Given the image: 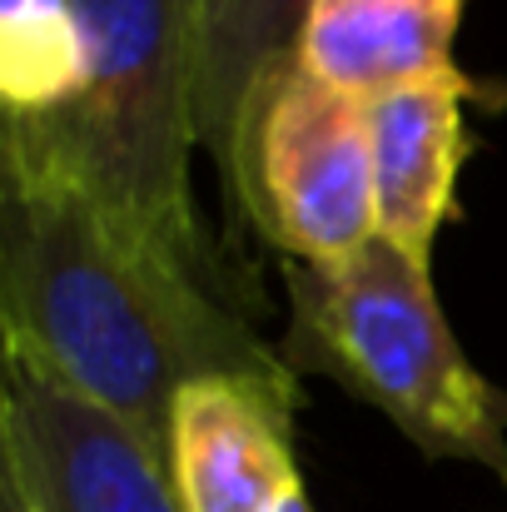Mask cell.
Returning a JSON list of instances; mask_svg holds the SVG:
<instances>
[{
  "mask_svg": "<svg viewBox=\"0 0 507 512\" xmlns=\"http://www.w3.org/2000/svg\"><path fill=\"white\" fill-rule=\"evenodd\" d=\"M0 339L5 363L90 398L165 463L189 383L239 378L299 403L284 348L125 234L80 174L15 125L0 145Z\"/></svg>",
  "mask_w": 507,
  "mask_h": 512,
  "instance_id": "6da1fadb",
  "label": "cell"
},
{
  "mask_svg": "<svg viewBox=\"0 0 507 512\" xmlns=\"http://www.w3.org/2000/svg\"><path fill=\"white\" fill-rule=\"evenodd\" d=\"M85 35L80 100L55 120H5L45 140L95 204L229 304H254L194 204L204 20L199 0H70Z\"/></svg>",
  "mask_w": 507,
  "mask_h": 512,
  "instance_id": "7a4b0ae2",
  "label": "cell"
},
{
  "mask_svg": "<svg viewBox=\"0 0 507 512\" xmlns=\"http://www.w3.org/2000/svg\"><path fill=\"white\" fill-rule=\"evenodd\" d=\"M294 373H319L383 413L423 458L488 468L507 488V393L473 368L433 269L373 239L338 264H284Z\"/></svg>",
  "mask_w": 507,
  "mask_h": 512,
  "instance_id": "3957f363",
  "label": "cell"
},
{
  "mask_svg": "<svg viewBox=\"0 0 507 512\" xmlns=\"http://www.w3.org/2000/svg\"><path fill=\"white\" fill-rule=\"evenodd\" d=\"M229 219H249L284 264H338L378 239L368 110L314 80L299 60L279 65L239 135Z\"/></svg>",
  "mask_w": 507,
  "mask_h": 512,
  "instance_id": "277c9868",
  "label": "cell"
},
{
  "mask_svg": "<svg viewBox=\"0 0 507 512\" xmlns=\"http://www.w3.org/2000/svg\"><path fill=\"white\" fill-rule=\"evenodd\" d=\"M5 512H184L169 463L120 418L20 363L0 368Z\"/></svg>",
  "mask_w": 507,
  "mask_h": 512,
  "instance_id": "5b68a950",
  "label": "cell"
},
{
  "mask_svg": "<svg viewBox=\"0 0 507 512\" xmlns=\"http://www.w3.org/2000/svg\"><path fill=\"white\" fill-rule=\"evenodd\" d=\"M294 408L239 378L189 383L174 403L169 473L184 512H269L294 468Z\"/></svg>",
  "mask_w": 507,
  "mask_h": 512,
  "instance_id": "8992f818",
  "label": "cell"
},
{
  "mask_svg": "<svg viewBox=\"0 0 507 512\" xmlns=\"http://www.w3.org/2000/svg\"><path fill=\"white\" fill-rule=\"evenodd\" d=\"M478 95V80L463 70L448 80L408 85L368 100V145H373V199L378 239L408 254L418 269H433L443 224L453 219L458 174L468 160L463 105Z\"/></svg>",
  "mask_w": 507,
  "mask_h": 512,
  "instance_id": "52a82bcc",
  "label": "cell"
},
{
  "mask_svg": "<svg viewBox=\"0 0 507 512\" xmlns=\"http://www.w3.org/2000/svg\"><path fill=\"white\" fill-rule=\"evenodd\" d=\"M468 0H314L294 60L348 100H378L408 85L458 75L453 45Z\"/></svg>",
  "mask_w": 507,
  "mask_h": 512,
  "instance_id": "ba28073f",
  "label": "cell"
},
{
  "mask_svg": "<svg viewBox=\"0 0 507 512\" xmlns=\"http://www.w3.org/2000/svg\"><path fill=\"white\" fill-rule=\"evenodd\" d=\"M314 0H199L204 20V80H199V150L229 194L239 165L244 120L264 80L294 60L304 10Z\"/></svg>",
  "mask_w": 507,
  "mask_h": 512,
  "instance_id": "9c48e42d",
  "label": "cell"
},
{
  "mask_svg": "<svg viewBox=\"0 0 507 512\" xmlns=\"http://www.w3.org/2000/svg\"><path fill=\"white\" fill-rule=\"evenodd\" d=\"M85 35L70 0H0L5 120H55L80 100Z\"/></svg>",
  "mask_w": 507,
  "mask_h": 512,
  "instance_id": "30bf717a",
  "label": "cell"
},
{
  "mask_svg": "<svg viewBox=\"0 0 507 512\" xmlns=\"http://www.w3.org/2000/svg\"><path fill=\"white\" fill-rule=\"evenodd\" d=\"M269 512H314L309 493H304V478H299V483H289V488H284V498H279Z\"/></svg>",
  "mask_w": 507,
  "mask_h": 512,
  "instance_id": "8fae6325",
  "label": "cell"
}]
</instances>
